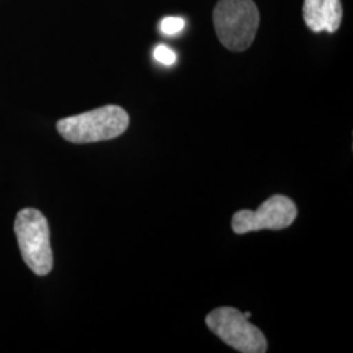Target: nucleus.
Here are the masks:
<instances>
[{
	"mask_svg": "<svg viewBox=\"0 0 353 353\" xmlns=\"http://www.w3.org/2000/svg\"><path fill=\"white\" fill-rule=\"evenodd\" d=\"M130 125L125 109L108 105L87 113L67 117L57 123V130L63 139L75 144L97 143L121 137Z\"/></svg>",
	"mask_w": 353,
	"mask_h": 353,
	"instance_id": "nucleus-1",
	"label": "nucleus"
},
{
	"mask_svg": "<svg viewBox=\"0 0 353 353\" xmlns=\"http://www.w3.org/2000/svg\"><path fill=\"white\" fill-rule=\"evenodd\" d=\"M214 26L220 42L232 51L246 50L259 26V11L252 0H219Z\"/></svg>",
	"mask_w": 353,
	"mask_h": 353,
	"instance_id": "nucleus-2",
	"label": "nucleus"
},
{
	"mask_svg": "<svg viewBox=\"0 0 353 353\" xmlns=\"http://www.w3.org/2000/svg\"><path fill=\"white\" fill-rule=\"evenodd\" d=\"M14 233L26 265L38 276L50 274L54 265L50 229L42 212L34 208L21 210L16 216Z\"/></svg>",
	"mask_w": 353,
	"mask_h": 353,
	"instance_id": "nucleus-3",
	"label": "nucleus"
},
{
	"mask_svg": "<svg viewBox=\"0 0 353 353\" xmlns=\"http://www.w3.org/2000/svg\"><path fill=\"white\" fill-rule=\"evenodd\" d=\"M205 323L214 335L239 352H267L263 332L237 309L225 306L214 309L205 318Z\"/></svg>",
	"mask_w": 353,
	"mask_h": 353,
	"instance_id": "nucleus-4",
	"label": "nucleus"
},
{
	"mask_svg": "<svg viewBox=\"0 0 353 353\" xmlns=\"http://www.w3.org/2000/svg\"><path fill=\"white\" fill-rule=\"evenodd\" d=\"M297 217V207L284 195H274L255 210H241L232 219V229L237 234L262 229L281 230L290 227Z\"/></svg>",
	"mask_w": 353,
	"mask_h": 353,
	"instance_id": "nucleus-5",
	"label": "nucleus"
},
{
	"mask_svg": "<svg viewBox=\"0 0 353 353\" xmlns=\"http://www.w3.org/2000/svg\"><path fill=\"white\" fill-rule=\"evenodd\" d=\"M343 17L341 0H305L303 20L316 33H334L339 29Z\"/></svg>",
	"mask_w": 353,
	"mask_h": 353,
	"instance_id": "nucleus-6",
	"label": "nucleus"
},
{
	"mask_svg": "<svg viewBox=\"0 0 353 353\" xmlns=\"http://www.w3.org/2000/svg\"><path fill=\"white\" fill-rule=\"evenodd\" d=\"M185 28V20L181 17H165L160 24L161 32L166 36H174Z\"/></svg>",
	"mask_w": 353,
	"mask_h": 353,
	"instance_id": "nucleus-7",
	"label": "nucleus"
},
{
	"mask_svg": "<svg viewBox=\"0 0 353 353\" xmlns=\"http://www.w3.org/2000/svg\"><path fill=\"white\" fill-rule=\"evenodd\" d=\"M153 55L159 63L164 64V65H173L176 63V52L165 45H157L154 48Z\"/></svg>",
	"mask_w": 353,
	"mask_h": 353,
	"instance_id": "nucleus-8",
	"label": "nucleus"
},
{
	"mask_svg": "<svg viewBox=\"0 0 353 353\" xmlns=\"http://www.w3.org/2000/svg\"><path fill=\"white\" fill-rule=\"evenodd\" d=\"M243 316H246V318H248V319H249V318H250V316H252V313H249V312H248V313H245V314H243Z\"/></svg>",
	"mask_w": 353,
	"mask_h": 353,
	"instance_id": "nucleus-9",
	"label": "nucleus"
}]
</instances>
